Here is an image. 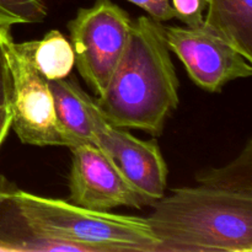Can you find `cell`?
Listing matches in <instances>:
<instances>
[{
	"label": "cell",
	"mask_w": 252,
	"mask_h": 252,
	"mask_svg": "<svg viewBox=\"0 0 252 252\" xmlns=\"http://www.w3.org/2000/svg\"><path fill=\"white\" fill-rule=\"evenodd\" d=\"M179 88L164 25L139 16L132 22L120 63L95 102L110 125L159 137L179 106Z\"/></svg>",
	"instance_id": "obj_1"
},
{
	"label": "cell",
	"mask_w": 252,
	"mask_h": 252,
	"mask_svg": "<svg viewBox=\"0 0 252 252\" xmlns=\"http://www.w3.org/2000/svg\"><path fill=\"white\" fill-rule=\"evenodd\" d=\"M152 207L157 252H252V193L180 187Z\"/></svg>",
	"instance_id": "obj_2"
},
{
	"label": "cell",
	"mask_w": 252,
	"mask_h": 252,
	"mask_svg": "<svg viewBox=\"0 0 252 252\" xmlns=\"http://www.w3.org/2000/svg\"><path fill=\"white\" fill-rule=\"evenodd\" d=\"M9 197L38 235L74 252H157L147 218L83 208L63 199L10 189Z\"/></svg>",
	"instance_id": "obj_3"
},
{
	"label": "cell",
	"mask_w": 252,
	"mask_h": 252,
	"mask_svg": "<svg viewBox=\"0 0 252 252\" xmlns=\"http://www.w3.org/2000/svg\"><path fill=\"white\" fill-rule=\"evenodd\" d=\"M133 20L111 0L81 7L68 22L74 65L94 94L100 96L123 56Z\"/></svg>",
	"instance_id": "obj_4"
},
{
	"label": "cell",
	"mask_w": 252,
	"mask_h": 252,
	"mask_svg": "<svg viewBox=\"0 0 252 252\" xmlns=\"http://www.w3.org/2000/svg\"><path fill=\"white\" fill-rule=\"evenodd\" d=\"M2 42L12 79L11 128L24 144L64 147L48 80L32 63L31 44L14 42L10 31L2 33Z\"/></svg>",
	"instance_id": "obj_5"
},
{
	"label": "cell",
	"mask_w": 252,
	"mask_h": 252,
	"mask_svg": "<svg viewBox=\"0 0 252 252\" xmlns=\"http://www.w3.org/2000/svg\"><path fill=\"white\" fill-rule=\"evenodd\" d=\"M170 52L186 68L189 79L209 93H220L229 81L250 78L252 63L207 29L164 26Z\"/></svg>",
	"instance_id": "obj_6"
},
{
	"label": "cell",
	"mask_w": 252,
	"mask_h": 252,
	"mask_svg": "<svg viewBox=\"0 0 252 252\" xmlns=\"http://www.w3.org/2000/svg\"><path fill=\"white\" fill-rule=\"evenodd\" d=\"M90 116L96 147L115 162L127 181L152 206L164 197L169 169L157 140H142L123 128L110 125L94 98Z\"/></svg>",
	"instance_id": "obj_7"
},
{
	"label": "cell",
	"mask_w": 252,
	"mask_h": 252,
	"mask_svg": "<svg viewBox=\"0 0 252 252\" xmlns=\"http://www.w3.org/2000/svg\"><path fill=\"white\" fill-rule=\"evenodd\" d=\"M70 150L69 202L97 212L152 206L96 145H79Z\"/></svg>",
	"instance_id": "obj_8"
},
{
	"label": "cell",
	"mask_w": 252,
	"mask_h": 252,
	"mask_svg": "<svg viewBox=\"0 0 252 252\" xmlns=\"http://www.w3.org/2000/svg\"><path fill=\"white\" fill-rule=\"evenodd\" d=\"M48 85L64 147L71 149L79 145H96L90 116L93 98L80 88L78 80L73 76L48 81Z\"/></svg>",
	"instance_id": "obj_9"
},
{
	"label": "cell",
	"mask_w": 252,
	"mask_h": 252,
	"mask_svg": "<svg viewBox=\"0 0 252 252\" xmlns=\"http://www.w3.org/2000/svg\"><path fill=\"white\" fill-rule=\"evenodd\" d=\"M203 27L252 63V0H208Z\"/></svg>",
	"instance_id": "obj_10"
},
{
	"label": "cell",
	"mask_w": 252,
	"mask_h": 252,
	"mask_svg": "<svg viewBox=\"0 0 252 252\" xmlns=\"http://www.w3.org/2000/svg\"><path fill=\"white\" fill-rule=\"evenodd\" d=\"M30 44L32 63L44 79L61 80L70 75L75 64L73 47L62 32L52 30L43 38Z\"/></svg>",
	"instance_id": "obj_11"
},
{
	"label": "cell",
	"mask_w": 252,
	"mask_h": 252,
	"mask_svg": "<svg viewBox=\"0 0 252 252\" xmlns=\"http://www.w3.org/2000/svg\"><path fill=\"white\" fill-rule=\"evenodd\" d=\"M198 185L252 193V143L249 140L245 149L230 164L219 169H209L196 176Z\"/></svg>",
	"instance_id": "obj_12"
},
{
	"label": "cell",
	"mask_w": 252,
	"mask_h": 252,
	"mask_svg": "<svg viewBox=\"0 0 252 252\" xmlns=\"http://www.w3.org/2000/svg\"><path fill=\"white\" fill-rule=\"evenodd\" d=\"M47 17L44 0H0V33L19 24H38Z\"/></svg>",
	"instance_id": "obj_13"
},
{
	"label": "cell",
	"mask_w": 252,
	"mask_h": 252,
	"mask_svg": "<svg viewBox=\"0 0 252 252\" xmlns=\"http://www.w3.org/2000/svg\"><path fill=\"white\" fill-rule=\"evenodd\" d=\"M175 12V19L180 20L186 27L197 29L203 26L204 12L208 0H170Z\"/></svg>",
	"instance_id": "obj_14"
},
{
	"label": "cell",
	"mask_w": 252,
	"mask_h": 252,
	"mask_svg": "<svg viewBox=\"0 0 252 252\" xmlns=\"http://www.w3.org/2000/svg\"><path fill=\"white\" fill-rule=\"evenodd\" d=\"M147 11L149 17L158 22L170 21L175 19V12L170 0H126Z\"/></svg>",
	"instance_id": "obj_15"
},
{
	"label": "cell",
	"mask_w": 252,
	"mask_h": 252,
	"mask_svg": "<svg viewBox=\"0 0 252 252\" xmlns=\"http://www.w3.org/2000/svg\"><path fill=\"white\" fill-rule=\"evenodd\" d=\"M10 31V30H6ZM2 31L0 33V107L10 106L12 96V79L10 74L9 63H7L6 52H5L4 42H2Z\"/></svg>",
	"instance_id": "obj_16"
},
{
	"label": "cell",
	"mask_w": 252,
	"mask_h": 252,
	"mask_svg": "<svg viewBox=\"0 0 252 252\" xmlns=\"http://www.w3.org/2000/svg\"><path fill=\"white\" fill-rule=\"evenodd\" d=\"M10 128H11V111H10V106H1L0 107V147H1L5 138L7 137Z\"/></svg>",
	"instance_id": "obj_17"
}]
</instances>
